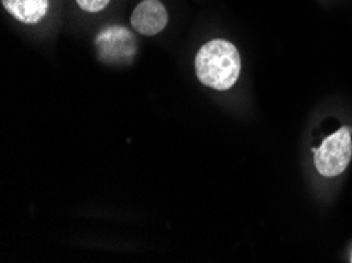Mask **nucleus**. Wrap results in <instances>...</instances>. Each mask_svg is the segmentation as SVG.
<instances>
[{
	"label": "nucleus",
	"instance_id": "f257e3e1",
	"mask_svg": "<svg viewBox=\"0 0 352 263\" xmlns=\"http://www.w3.org/2000/svg\"><path fill=\"white\" fill-rule=\"evenodd\" d=\"M240 54L237 47L226 40L206 43L196 54L195 69L201 84L218 92L234 87L240 76Z\"/></svg>",
	"mask_w": 352,
	"mask_h": 263
},
{
	"label": "nucleus",
	"instance_id": "20e7f679",
	"mask_svg": "<svg viewBox=\"0 0 352 263\" xmlns=\"http://www.w3.org/2000/svg\"><path fill=\"white\" fill-rule=\"evenodd\" d=\"M130 24L136 34L144 36L162 34L168 25L166 7L160 0H142L133 10Z\"/></svg>",
	"mask_w": 352,
	"mask_h": 263
},
{
	"label": "nucleus",
	"instance_id": "39448f33",
	"mask_svg": "<svg viewBox=\"0 0 352 263\" xmlns=\"http://www.w3.org/2000/svg\"><path fill=\"white\" fill-rule=\"evenodd\" d=\"M2 5L23 24H38L50 12V0H2Z\"/></svg>",
	"mask_w": 352,
	"mask_h": 263
},
{
	"label": "nucleus",
	"instance_id": "0eeeda50",
	"mask_svg": "<svg viewBox=\"0 0 352 263\" xmlns=\"http://www.w3.org/2000/svg\"><path fill=\"white\" fill-rule=\"evenodd\" d=\"M351 262H352V260H351Z\"/></svg>",
	"mask_w": 352,
	"mask_h": 263
},
{
	"label": "nucleus",
	"instance_id": "7ed1b4c3",
	"mask_svg": "<svg viewBox=\"0 0 352 263\" xmlns=\"http://www.w3.org/2000/svg\"><path fill=\"white\" fill-rule=\"evenodd\" d=\"M95 47L100 62L106 65L124 67L136 57L138 41L126 27L108 25L95 36Z\"/></svg>",
	"mask_w": 352,
	"mask_h": 263
},
{
	"label": "nucleus",
	"instance_id": "f03ea898",
	"mask_svg": "<svg viewBox=\"0 0 352 263\" xmlns=\"http://www.w3.org/2000/svg\"><path fill=\"white\" fill-rule=\"evenodd\" d=\"M352 130L349 126L340 128L338 131L324 139L321 147L313 148L314 165L319 174L333 179L343 174L352 158Z\"/></svg>",
	"mask_w": 352,
	"mask_h": 263
},
{
	"label": "nucleus",
	"instance_id": "423d86ee",
	"mask_svg": "<svg viewBox=\"0 0 352 263\" xmlns=\"http://www.w3.org/2000/svg\"><path fill=\"white\" fill-rule=\"evenodd\" d=\"M111 0H76L79 8L87 13H100L108 7Z\"/></svg>",
	"mask_w": 352,
	"mask_h": 263
}]
</instances>
